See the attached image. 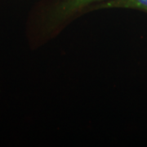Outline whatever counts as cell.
Returning a JSON list of instances; mask_svg holds the SVG:
<instances>
[{"mask_svg":"<svg viewBox=\"0 0 147 147\" xmlns=\"http://www.w3.org/2000/svg\"><path fill=\"white\" fill-rule=\"evenodd\" d=\"M102 7H134L147 11V0H115L107 3Z\"/></svg>","mask_w":147,"mask_h":147,"instance_id":"obj_1","label":"cell"},{"mask_svg":"<svg viewBox=\"0 0 147 147\" xmlns=\"http://www.w3.org/2000/svg\"><path fill=\"white\" fill-rule=\"evenodd\" d=\"M93 1H96V0H67L61 7L62 9L61 13L63 14L70 13L74 11L79 9V7L86 5L89 3H92Z\"/></svg>","mask_w":147,"mask_h":147,"instance_id":"obj_2","label":"cell"}]
</instances>
